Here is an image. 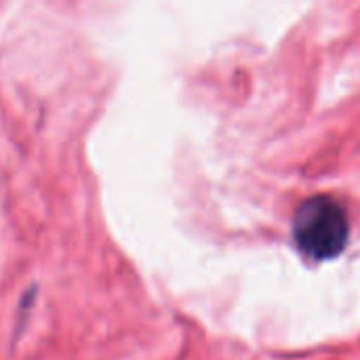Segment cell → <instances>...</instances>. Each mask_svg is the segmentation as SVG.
<instances>
[{"mask_svg":"<svg viewBox=\"0 0 360 360\" xmlns=\"http://www.w3.org/2000/svg\"><path fill=\"white\" fill-rule=\"evenodd\" d=\"M350 224L346 209L331 196L306 200L293 217L295 247L314 262L338 257L348 245Z\"/></svg>","mask_w":360,"mask_h":360,"instance_id":"1","label":"cell"}]
</instances>
